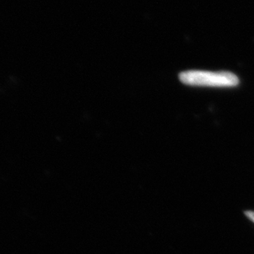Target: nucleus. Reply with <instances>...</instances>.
Segmentation results:
<instances>
[{"label":"nucleus","mask_w":254,"mask_h":254,"mask_svg":"<svg viewBox=\"0 0 254 254\" xmlns=\"http://www.w3.org/2000/svg\"><path fill=\"white\" fill-rule=\"evenodd\" d=\"M182 83L190 86L214 87V88H229L235 87L240 80L235 73L220 71L210 72L202 70H188L179 74Z\"/></svg>","instance_id":"obj_1"},{"label":"nucleus","mask_w":254,"mask_h":254,"mask_svg":"<svg viewBox=\"0 0 254 254\" xmlns=\"http://www.w3.org/2000/svg\"><path fill=\"white\" fill-rule=\"evenodd\" d=\"M245 215H247L248 217L250 218V220L254 222V211H246Z\"/></svg>","instance_id":"obj_2"}]
</instances>
